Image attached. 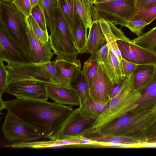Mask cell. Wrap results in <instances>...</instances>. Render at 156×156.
Segmentation results:
<instances>
[{"label": "cell", "instance_id": "6da1fadb", "mask_svg": "<svg viewBox=\"0 0 156 156\" xmlns=\"http://www.w3.org/2000/svg\"><path fill=\"white\" fill-rule=\"evenodd\" d=\"M9 112L38 129L51 139L73 111L72 107L55 102L16 98L5 101Z\"/></svg>", "mask_w": 156, "mask_h": 156}, {"label": "cell", "instance_id": "7a4b0ae2", "mask_svg": "<svg viewBox=\"0 0 156 156\" xmlns=\"http://www.w3.org/2000/svg\"><path fill=\"white\" fill-rule=\"evenodd\" d=\"M110 134L144 140L156 129V108L138 113L130 112L111 122Z\"/></svg>", "mask_w": 156, "mask_h": 156}, {"label": "cell", "instance_id": "3957f363", "mask_svg": "<svg viewBox=\"0 0 156 156\" xmlns=\"http://www.w3.org/2000/svg\"><path fill=\"white\" fill-rule=\"evenodd\" d=\"M140 95V93L134 89L129 78L125 79L120 92L111 100L104 111L97 118L88 133L98 132L110 122L134 110V103Z\"/></svg>", "mask_w": 156, "mask_h": 156}, {"label": "cell", "instance_id": "277c9868", "mask_svg": "<svg viewBox=\"0 0 156 156\" xmlns=\"http://www.w3.org/2000/svg\"><path fill=\"white\" fill-rule=\"evenodd\" d=\"M0 24L10 40L32 62L26 32V18L12 2L0 1Z\"/></svg>", "mask_w": 156, "mask_h": 156}, {"label": "cell", "instance_id": "5b68a950", "mask_svg": "<svg viewBox=\"0 0 156 156\" xmlns=\"http://www.w3.org/2000/svg\"><path fill=\"white\" fill-rule=\"evenodd\" d=\"M8 71V85L21 81L34 80L59 85L55 60L42 64L6 62Z\"/></svg>", "mask_w": 156, "mask_h": 156}, {"label": "cell", "instance_id": "8992f818", "mask_svg": "<svg viewBox=\"0 0 156 156\" xmlns=\"http://www.w3.org/2000/svg\"><path fill=\"white\" fill-rule=\"evenodd\" d=\"M93 21L103 19L122 26L138 12L136 0H113L93 3Z\"/></svg>", "mask_w": 156, "mask_h": 156}, {"label": "cell", "instance_id": "52a82bcc", "mask_svg": "<svg viewBox=\"0 0 156 156\" xmlns=\"http://www.w3.org/2000/svg\"><path fill=\"white\" fill-rule=\"evenodd\" d=\"M2 130L5 138L12 143L32 142L44 138L41 131L8 112Z\"/></svg>", "mask_w": 156, "mask_h": 156}, {"label": "cell", "instance_id": "ba28073f", "mask_svg": "<svg viewBox=\"0 0 156 156\" xmlns=\"http://www.w3.org/2000/svg\"><path fill=\"white\" fill-rule=\"evenodd\" d=\"M97 117L83 116L79 108L73 109L62 128L51 140L71 139L84 136L91 130Z\"/></svg>", "mask_w": 156, "mask_h": 156}, {"label": "cell", "instance_id": "9c48e42d", "mask_svg": "<svg viewBox=\"0 0 156 156\" xmlns=\"http://www.w3.org/2000/svg\"><path fill=\"white\" fill-rule=\"evenodd\" d=\"M49 84L37 80L21 81L8 85L5 92L17 98L47 101Z\"/></svg>", "mask_w": 156, "mask_h": 156}, {"label": "cell", "instance_id": "30bf717a", "mask_svg": "<svg viewBox=\"0 0 156 156\" xmlns=\"http://www.w3.org/2000/svg\"><path fill=\"white\" fill-rule=\"evenodd\" d=\"M117 43L122 58L136 65H156V55L131 41L118 40Z\"/></svg>", "mask_w": 156, "mask_h": 156}, {"label": "cell", "instance_id": "8fae6325", "mask_svg": "<svg viewBox=\"0 0 156 156\" xmlns=\"http://www.w3.org/2000/svg\"><path fill=\"white\" fill-rule=\"evenodd\" d=\"M26 20V32L31 49L32 62L42 64L51 61L55 53L51 48L49 41L46 44L41 42L28 18Z\"/></svg>", "mask_w": 156, "mask_h": 156}, {"label": "cell", "instance_id": "7c38bea8", "mask_svg": "<svg viewBox=\"0 0 156 156\" xmlns=\"http://www.w3.org/2000/svg\"><path fill=\"white\" fill-rule=\"evenodd\" d=\"M114 85L99 64L98 72L93 78L90 87L91 99L102 103H109L111 100V90Z\"/></svg>", "mask_w": 156, "mask_h": 156}, {"label": "cell", "instance_id": "4fadbf2b", "mask_svg": "<svg viewBox=\"0 0 156 156\" xmlns=\"http://www.w3.org/2000/svg\"><path fill=\"white\" fill-rule=\"evenodd\" d=\"M0 61L21 63H33L9 39L0 25Z\"/></svg>", "mask_w": 156, "mask_h": 156}, {"label": "cell", "instance_id": "5bb4252c", "mask_svg": "<svg viewBox=\"0 0 156 156\" xmlns=\"http://www.w3.org/2000/svg\"><path fill=\"white\" fill-rule=\"evenodd\" d=\"M99 21L102 30L106 39L108 48L120 63L122 58L117 44V41L121 40L130 42L131 40L127 37L114 23L103 19H100Z\"/></svg>", "mask_w": 156, "mask_h": 156}, {"label": "cell", "instance_id": "9a60e30c", "mask_svg": "<svg viewBox=\"0 0 156 156\" xmlns=\"http://www.w3.org/2000/svg\"><path fill=\"white\" fill-rule=\"evenodd\" d=\"M138 90L140 95L135 102V109L130 112L136 113L154 107L156 105V65L154 73L150 81Z\"/></svg>", "mask_w": 156, "mask_h": 156}, {"label": "cell", "instance_id": "2e32d148", "mask_svg": "<svg viewBox=\"0 0 156 156\" xmlns=\"http://www.w3.org/2000/svg\"><path fill=\"white\" fill-rule=\"evenodd\" d=\"M47 90L49 98L54 102L71 107L74 106H79L77 93L73 87L49 84Z\"/></svg>", "mask_w": 156, "mask_h": 156}, {"label": "cell", "instance_id": "e0dca14e", "mask_svg": "<svg viewBox=\"0 0 156 156\" xmlns=\"http://www.w3.org/2000/svg\"><path fill=\"white\" fill-rule=\"evenodd\" d=\"M82 136L78 138L68 139L51 140L48 141H35L32 142L12 143L6 145L5 147L12 148H31L45 149L62 148L80 145Z\"/></svg>", "mask_w": 156, "mask_h": 156}, {"label": "cell", "instance_id": "ac0fdd59", "mask_svg": "<svg viewBox=\"0 0 156 156\" xmlns=\"http://www.w3.org/2000/svg\"><path fill=\"white\" fill-rule=\"evenodd\" d=\"M55 60L59 85L72 87L73 84L81 72V64L71 63L62 59Z\"/></svg>", "mask_w": 156, "mask_h": 156}, {"label": "cell", "instance_id": "d6986e66", "mask_svg": "<svg viewBox=\"0 0 156 156\" xmlns=\"http://www.w3.org/2000/svg\"><path fill=\"white\" fill-rule=\"evenodd\" d=\"M89 29L86 53L94 55L107 43L106 39L102 30L99 20L93 21Z\"/></svg>", "mask_w": 156, "mask_h": 156}, {"label": "cell", "instance_id": "ffe728a7", "mask_svg": "<svg viewBox=\"0 0 156 156\" xmlns=\"http://www.w3.org/2000/svg\"><path fill=\"white\" fill-rule=\"evenodd\" d=\"M155 69V65L147 64L137 65L129 77L134 89L138 90L145 86L153 76Z\"/></svg>", "mask_w": 156, "mask_h": 156}, {"label": "cell", "instance_id": "44dd1931", "mask_svg": "<svg viewBox=\"0 0 156 156\" xmlns=\"http://www.w3.org/2000/svg\"><path fill=\"white\" fill-rule=\"evenodd\" d=\"M104 73L115 85L125 79L123 75L120 63L110 50L108 57L103 63L99 64Z\"/></svg>", "mask_w": 156, "mask_h": 156}, {"label": "cell", "instance_id": "7402d4cb", "mask_svg": "<svg viewBox=\"0 0 156 156\" xmlns=\"http://www.w3.org/2000/svg\"><path fill=\"white\" fill-rule=\"evenodd\" d=\"M87 29L76 13L71 32L75 46L80 54L86 53Z\"/></svg>", "mask_w": 156, "mask_h": 156}, {"label": "cell", "instance_id": "603a6c76", "mask_svg": "<svg viewBox=\"0 0 156 156\" xmlns=\"http://www.w3.org/2000/svg\"><path fill=\"white\" fill-rule=\"evenodd\" d=\"M76 13L83 22L89 29L93 21L91 0H75Z\"/></svg>", "mask_w": 156, "mask_h": 156}, {"label": "cell", "instance_id": "cb8c5ba5", "mask_svg": "<svg viewBox=\"0 0 156 156\" xmlns=\"http://www.w3.org/2000/svg\"><path fill=\"white\" fill-rule=\"evenodd\" d=\"M44 15L47 27L50 32L55 27V10L57 0H38V4Z\"/></svg>", "mask_w": 156, "mask_h": 156}, {"label": "cell", "instance_id": "d4e9b609", "mask_svg": "<svg viewBox=\"0 0 156 156\" xmlns=\"http://www.w3.org/2000/svg\"><path fill=\"white\" fill-rule=\"evenodd\" d=\"M98 142H116L126 144L141 143L144 141L127 136L104 135L98 133H88L84 136Z\"/></svg>", "mask_w": 156, "mask_h": 156}, {"label": "cell", "instance_id": "484cf974", "mask_svg": "<svg viewBox=\"0 0 156 156\" xmlns=\"http://www.w3.org/2000/svg\"><path fill=\"white\" fill-rule=\"evenodd\" d=\"M109 103H102L90 98L79 107V112L83 116L98 117L104 111Z\"/></svg>", "mask_w": 156, "mask_h": 156}, {"label": "cell", "instance_id": "4316f807", "mask_svg": "<svg viewBox=\"0 0 156 156\" xmlns=\"http://www.w3.org/2000/svg\"><path fill=\"white\" fill-rule=\"evenodd\" d=\"M131 41L156 55V27Z\"/></svg>", "mask_w": 156, "mask_h": 156}, {"label": "cell", "instance_id": "83f0119b", "mask_svg": "<svg viewBox=\"0 0 156 156\" xmlns=\"http://www.w3.org/2000/svg\"><path fill=\"white\" fill-rule=\"evenodd\" d=\"M64 18L71 31L76 15L75 0H58Z\"/></svg>", "mask_w": 156, "mask_h": 156}, {"label": "cell", "instance_id": "f1b7e54d", "mask_svg": "<svg viewBox=\"0 0 156 156\" xmlns=\"http://www.w3.org/2000/svg\"><path fill=\"white\" fill-rule=\"evenodd\" d=\"M99 66V63L96 56L94 54L91 55L84 63L81 73L84 77L89 87L93 78L98 72Z\"/></svg>", "mask_w": 156, "mask_h": 156}, {"label": "cell", "instance_id": "f546056e", "mask_svg": "<svg viewBox=\"0 0 156 156\" xmlns=\"http://www.w3.org/2000/svg\"><path fill=\"white\" fill-rule=\"evenodd\" d=\"M72 85V87L76 91L79 101V106L90 98V87L84 77L80 73Z\"/></svg>", "mask_w": 156, "mask_h": 156}, {"label": "cell", "instance_id": "4dcf8cb0", "mask_svg": "<svg viewBox=\"0 0 156 156\" xmlns=\"http://www.w3.org/2000/svg\"><path fill=\"white\" fill-rule=\"evenodd\" d=\"M156 18V2L136 14L129 20H142L148 25Z\"/></svg>", "mask_w": 156, "mask_h": 156}, {"label": "cell", "instance_id": "1f68e13d", "mask_svg": "<svg viewBox=\"0 0 156 156\" xmlns=\"http://www.w3.org/2000/svg\"><path fill=\"white\" fill-rule=\"evenodd\" d=\"M31 15L41 29L44 31L48 33L44 15L38 5L32 8Z\"/></svg>", "mask_w": 156, "mask_h": 156}, {"label": "cell", "instance_id": "d6a6232c", "mask_svg": "<svg viewBox=\"0 0 156 156\" xmlns=\"http://www.w3.org/2000/svg\"><path fill=\"white\" fill-rule=\"evenodd\" d=\"M148 25L144 21L140 20L136 21L126 20L123 26L128 28L139 37L143 34V28Z\"/></svg>", "mask_w": 156, "mask_h": 156}, {"label": "cell", "instance_id": "836d02e7", "mask_svg": "<svg viewBox=\"0 0 156 156\" xmlns=\"http://www.w3.org/2000/svg\"><path fill=\"white\" fill-rule=\"evenodd\" d=\"M30 21L34 31L39 40L43 44L49 41V36L48 33L43 30L35 21L31 15L27 17Z\"/></svg>", "mask_w": 156, "mask_h": 156}, {"label": "cell", "instance_id": "e575fe53", "mask_svg": "<svg viewBox=\"0 0 156 156\" xmlns=\"http://www.w3.org/2000/svg\"><path fill=\"white\" fill-rule=\"evenodd\" d=\"M12 3L26 18L31 14L33 7L30 0H14Z\"/></svg>", "mask_w": 156, "mask_h": 156}, {"label": "cell", "instance_id": "d590c367", "mask_svg": "<svg viewBox=\"0 0 156 156\" xmlns=\"http://www.w3.org/2000/svg\"><path fill=\"white\" fill-rule=\"evenodd\" d=\"M8 71L4 64L0 61V96L5 92L8 86Z\"/></svg>", "mask_w": 156, "mask_h": 156}, {"label": "cell", "instance_id": "8d00e7d4", "mask_svg": "<svg viewBox=\"0 0 156 156\" xmlns=\"http://www.w3.org/2000/svg\"><path fill=\"white\" fill-rule=\"evenodd\" d=\"M120 64L125 79L129 77L135 70L137 65L130 62L122 58Z\"/></svg>", "mask_w": 156, "mask_h": 156}, {"label": "cell", "instance_id": "74e56055", "mask_svg": "<svg viewBox=\"0 0 156 156\" xmlns=\"http://www.w3.org/2000/svg\"><path fill=\"white\" fill-rule=\"evenodd\" d=\"M109 50L106 43L94 54L99 64L104 63L106 60L108 55Z\"/></svg>", "mask_w": 156, "mask_h": 156}, {"label": "cell", "instance_id": "f35d334b", "mask_svg": "<svg viewBox=\"0 0 156 156\" xmlns=\"http://www.w3.org/2000/svg\"><path fill=\"white\" fill-rule=\"evenodd\" d=\"M137 9L139 12L156 2V0H136Z\"/></svg>", "mask_w": 156, "mask_h": 156}, {"label": "cell", "instance_id": "ab89813d", "mask_svg": "<svg viewBox=\"0 0 156 156\" xmlns=\"http://www.w3.org/2000/svg\"><path fill=\"white\" fill-rule=\"evenodd\" d=\"M124 80L125 79L119 83L114 85L113 86L110 93V97L111 100L115 96L120 92L123 86Z\"/></svg>", "mask_w": 156, "mask_h": 156}, {"label": "cell", "instance_id": "60d3db41", "mask_svg": "<svg viewBox=\"0 0 156 156\" xmlns=\"http://www.w3.org/2000/svg\"><path fill=\"white\" fill-rule=\"evenodd\" d=\"M4 109H5V101L2 100V96H0V110L1 111Z\"/></svg>", "mask_w": 156, "mask_h": 156}, {"label": "cell", "instance_id": "b9f144b4", "mask_svg": "<svg viewBox=\"0 0 156 156\" xmlns=\"http://www.w3.org/2000/svg\"><path fill=\"white\" fill-rule=\"evenodd\" d=\"M32 7L38 5V0H30Z\"/></svg>", "mask_w": 156, "mask_h": 156}, {"label": "cell", "instance_id": "7bdbcfd3", "mask_svg": "<svg viewBox=\"0 0 156 156\" xmlns=\"http://www.w3.org/2000/svg\"><path fill=\"white\" fill-rule=\"evenodd\" d=\"M113 0H94L93 3H102L108 1H110Z\"/></svg>", "mask_w": 156, "mask_h": 156}, {"label": "cell", "instance_id": "ee69618b", "mask_svg": "<svg viewBox=\"0 0 156 156\" xmlns=\"http://www.w3.org/2000/svg\"><path fill=\"white\" fill-rule=\"evenodd\" d=\"M156 135V129L149 136L151 137H154V136Z\"/></svg>", "mask_w": 156, "mask_h": 156}, {"label": "cell", "instance_id": "f6af8a7d", "mask_svg": "<svg viewBox=\"0 0 156 156\" xmlns=\"http://www.w3.org/2000/svg\"><path fill=\"white\" fill-rule=\"evenodd\" d=\"M0 1L4 2H12L14 0H0Z\"/></svg>", "mask_w": 156, "mask_h": 156}, {"label": "cell", "instance_id": "bcb514c9", "mask_svg": "<svg viewBox=\"0 0 156 156\" xmlns=\"http://www.w3.org/2000/svg\"><path fill=\"white\" fill-rule=\"evenodd\" d=\"M91 0V1H92V2H93H93H94V0Z\"/></svg>", "mask_w": 156, "mask_h": 156}, {"label": "cell", "instance_id": "7dc6e473", "mask_svg": "<svg viewBox=\"0 0 156 156\" xmlns=\"http://www.w3.org/2000/svg\"><path fill=\"white\" fill-rule=\"evenodd\" d=\"M154 107L156 108V105Z\"/></svg>", "mask_w": 156, "mask_h": 156}]
</instances>
